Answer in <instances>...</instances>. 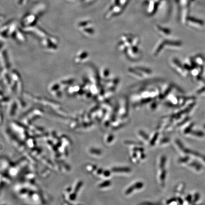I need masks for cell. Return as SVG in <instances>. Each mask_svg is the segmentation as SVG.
<instances>
[{
  "label": "cell",
  "instance_id": "6da1fadb",
  "mask_svg": "<svg viewBox=\"0 0 205 205\" xmlns=\"http://www.w3.org/2000/svg\"><path fill=\"white\" fill-rule=\"evenodd\" d=\"M112 171L114 172H129L131 169L128 168H114L112 169Z\"/></svg>",
  "mask_w": 205,
  "mask_h": 205
},
{
  "label": "cell",
  "instance_id": "7a4b0ae2",
  "mask_svg": "<svg viewBox=\"0 0 205 205\" xmlns=\"http://www.w3.org/2000/svg\"><path fill=\"white\" fill-rule=\"evenodd\" d=\"M143 184L142 182H138V183H135L133 185L134 188L137 190H139L141 188H143Z\"/></svg>",
  "mask_w": 205,
  "mask_h": 205
},
{
  "label": "cell",
  "instance_id": "3957f363",
  "mask_svg": "<svg viewBox=\"0 0 205 205\" xmlns=\"http://www.w3.org/2000/svg\"><path fill=\"white\" fill-rule=\"evenodd\" d=\"M111 181H105L103 183H101L99 185V187L100 188H105V187H107L109 186L110 185Z\"/></svg>",
  "mask_w": 205,
  "mask_h": 205
},
{
  "label": "cell",
  "instance_id": "277c9868",
  "mask_svg": "<svg viewBox=\"0 0 205 205\" xmlns=\"http://www.w3.org/2000/svg\"><path fill=\"white\" fill-rule=\"evenodd\" d=\"M90 152L92 153L98 155H100L102 154L101 151H100V150L96 149H91L90 150Z\"/></svg>",
  "mask_w": 205,
  "mask_h": 205
},
{
  "label": "cell",
  "instance_id": "5b68a950",
  "mask_svg": "<svg viewBox=\"0 0 205 205\" xmlns=\"http://www.w3.org/2000/svg\"><path fill=\"white\" fill-rule=\"evenodd\" d=\"M158 134H156L154 135L153 138L152 139V140H151V142H150L151 145L153 146L154 145L155 143L156 142L157 138H158Z\"/></svg>",
  "mask_w": 205,
  "mask_h": 205
},
{
  "label": "cell",
  "instance_id": "8992f818",
  "mask_svg": "<svg viewBox=\"0 0 205 205\" xmlns=\"http://www.w3.org/2000/svg\"><path fill=\"white\" fill-rule=\"evenodd\" d=\"M134 189H135V188H134L133 186H132L131 187H130V188H129L126 190V191H125V194H126V195H129V194L131 193L134 190Z\"/></svg>",
  "mask_w": 205,
  "mask_h": 205
},
{
  "label": "cell",
  "instance_id": "52a82bcc",
  "mask_svg": "<svg viewBox=\"0 0 205 205\" xmlns=\"http://www.w3.org/2000/svg\"><path fill=\"white\" fill-rule=\"evenodd\" d=\"M165 161H166V158L165 157H162L161 160V163H160V167L161 168L164 167L165 165Z\"/></svg>",
  "mask_w": 205,
  "mask_h": 205
},
{
  "label": "cell",
  "instance_id": "ba28073f",
  "mask_svg": "<svg viewBox=\"0 0 205 205\" xmlns=\"http://www.w3.org/2000/svg\"><path fill=\"white\" fill-rule=\"evenodd\" d=\"M125 143L126 144H130V145H142V143H136V142H131V141H126V142H125Z\"/></svg>",
  "mask_w": 205,
  "mask_h": 205
},
{
  "label": "cell",
  "instance_id": "9c48e42d",
  "mask_svg": "<svg viewBox=\"0 0 205 205\" xmlns=\"http://www.w3.org/2000/svg\"><path fill=\"white\" fill-rule=\"evenodd\" d=\"M139 134H140L144 139H145L146 140L149 139V136H148V135H147L146 134L145 132L141 131L139 132Z\"/></svg>",
  "mask_w": 205,
  "mask_h": 205
},
{
  "label": "cell",
  "instance_id": "30bf717a",
  "mask_svg": "<svg viewBox=\"0 0 205 205\" xmlns=\"http://www.w3.org/2000/svg\"><path fill=\"white\" fill-rule=\"evenodd\" d=\"M165 173H166V172H165V170H164L163 172H162V173H161V175L160 178H161V181H164V179H165Z\"/></svg>",
  "mask_w": 205,
  "mask_h": 205
},
{
  "label": "cell",
  "instance_id": "8fae6325",
  "mask_svg": "<svg viewBox=\"0 0 205 205\" xmlns=\"http://www.w3.org/2000/svg\"><path fill=\"white\" fill-rule=\"evenodd\" d=\"M103 174H104V175L105 177H109V176L110 175L111 172L109 171V170H105V171L103 172Z\"/></svg>",
  "mask_w": 205,
  "mask_h": 205
},
{
  "label": "cell",
  "instance_id": "7c38bea8",
  "mask_svg": "<svg viewBox=\"0 0 205 205\" xmlns=\"http://www.w3.org/2000/svg\"><path fill=\"white\" fill-rule=\"evenodd\" d=\"M144 149L142 148H135L134 149V152H143L144 151Z\"/></svg>",
  "mask_w": 205,
  "mask_h": 205
},
{
  "label": "cell",
  "instance_id": "4fadbf2b",
  "mask_svg": "<svg viewBox=\"0 0 205 205\" xmlns=\"http://www.w3.org/2000/svg\"><path fill=\"white\" fill-rule=\"evenodd\" d=\"M113 139H114V136H112V135H110L108 138L107 142L108 143H111L113 141Z\"/></svg>",
  "mask_w": 205,
  "mask_h": 205
},
{
  "label": "cell",
  "instance_id": "5bb4252c",
  "mask_svg": "<svg viewBox=\"0 0 205 205\" xmlns=\"http://www.w3.org/2000/svg\"><path fill=\"white\" fill-rule=\"evenodd\" d=\"M102 172H103V170H102V169H99L98 170V174H102Z\"/></svg>",
  "mask_w": 205,
  "mask_h": 205
},
{
  "label": "cell",
  "instance_id": "9a60e30c",
  "mask_svg": "<svg viewBox=\"0 0 205 205\" xmlns=\"http://www.w3.org/2000/svg\"><path fill=\"white\" fill-rule=\"evenodd\" d=\"M142 157H141L142 159H144L145 158V154H144L143 153H142Z\"/></svg>",
  "mask_w": 205,
  "mask_h": 205
},
{
  "label": "cell",
  "instance_id": "2e32d148",
  "mask_svg": "<svg viewBox=\"0 0 205 205\" xmlns=\"http://www.w3.org/2000/svg\"><path fill=\"white\" fill-rule=\"evenodd\" d=\"M133 155H134V158H135V157H136V153H134V154H133Z\"/></svg>",
  "mask_w": 205,
  "mask_h": 205
}]
</instances>
